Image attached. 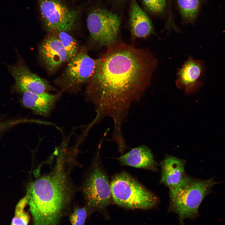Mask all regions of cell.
<instances>
[{
	"mask_svg": "<svg viewBox=\"0 0 225 225\" xmlns=\"http://www.w3.org/2000/svg\"><path fill=\"white\" fill-rule=\"evenodd\" d=\"M157 65L148 50L123 45L111 48L98 59L85 93L86 100L95 108L94 121L110 117L114 129L121 130L131 105L148 85Z\"/></svg>",
	"mask_w": 225,
	"mask_h": 225,
	"instance_id": "obj_1",
	"label": "cell"
},
{
	"mask_svg": "<svg viewBox=\"0 0 225 225\" xmlns=\"http://www.w3.org/2000/svg\"><path fill=\"white\" fill-rule=\"evenodd\" d=\"M72 194L68 178L62 171L58 169L32 182L25 197L30 207L59 210L68 208Z\"/></svg>",
	"mask_w": 225,
	"mask_h": 225,
	"instance_id": "obj_2",
	"label": "cell"
},
{
	"mask_svg": "<svg viewBox=\"0 0 225 225\" xmlns=\"http://www.w3.org/2000/svg\"><path fill=\"white\" fill-rule=\"evenodd\" d=\"M110 182L113 202L120 207L148 209L158 203L153 193L126 172L116 174Z\"/></svg>",
	"mask_w": 225,
	"mask_h": 225,
	"instance_id": "obj_3",
	"label": "cell"
},
{
	"mask_svg": "<svg viewBox=\"0 0 225 225\" xmlns=\"http://www.w3.org/2000/svg\"><path fill=\"white\" fill-rule=\"evenodd\" d=\"M218 182L213 178L201 180L188 176L174 194L170 197L169 209L178 216L181 223L198 215V208L204 198Z\"/></svg>",
	"mask_w": 225,
	"mask_h": 225,
	"instance_id": "obj_4",
	"label": "cell"
},
{
	"mask_svg": "<svg viewBox=\"0 0 225 225\" xmlns=\"http://www.w3.org/2000/svg\"><path fill=\"white\" fill-rule=\"evenodd\" d=\"M101 144L82 187L88 208L101 209L113 202L110 182L100 159Z\"/></svg>",
	"mask_w": 225,
	"mask_h": 225,
	"instance_id": "obj_5",
	"label": "cell"
},
{
	"mask_svg": "<svg viewBox=\"0 0 225 225\" xmlns=\"http://www.w3.org/2000/svg\"><path fill=\"white\" fill-rule=\"evenodd\" d=\"M98 59L91 58L81 51L69 61L66 68L55 82L61 91L75 93L82 86L88 82L95 72Z\"/></svg>",
	"mask_w": 225,
	"mask_h": 225,
	"instance_id": "obj_6",
	"label": "cell"
},
{
	"mask_svg": "<svg viewBox=\"0 0 225 225\" xmlns=\"http://www.w3.org/2000/svg\"><path fill=\"white\" fill-rule=\"evenodd\" d=\"M46 29L50 32L72 31L78 16V10L71 8L60 0H37Z\"/></svg>",
	"mask_w": 225,
	"mask_h": 225,
	"instance_id": "obj_7",
	"label": "cell"
},
{
	"mask_svg": "<svg viewBox=\"0 0 225 225\" xmlns=\"http://www.w3.org/2000/svg\"><path fill=\"white\" fill-rule=\"evenodd\" d=\"M121 24L120 17L104 8L92 11L87 19V25L91 38L101 46H109L115 42Z\"/></svg>",
	"mask_w": 225,
	"mask_h": 225,
	"instance_id": "obj_8",
	"label": "cell"
},
{
	"mask_svg": "<svg viewBox=\"0 0 225 225\" xmlns=\"http://www.w3.org/2000/svg\"><path fill=\"white\" fill-rule=\"evenodd\" d=\"M9 69L14 78L15 87L20 93L28 92L41 93L57 91L47 80L32 72L20 60L15 65L10 66Z\"/></svg>",
	"mask_w": 225,
	"mask_h": 225,
	"instance_id": "obj_9",
	"label": "cell"
},
{
	"mask_svg": "<svg viewBox=\"0 0 225 225\" xmlns=\"http://www.w3.org/2000/svg\"><path fill=\"white\" fill-rule=\"evenodd\" d=\"M185 161L166 155L161 164L160 182L167 186L172 196L188 176L185 172Z\"/></svg>",
	"mask_w": 225,
	"mask_h": 225,
	"instance_id": "obj_10",
	"label": "cell"
},
{
	"mask_svg": "<svg viewBox=\"0 0 225 225\" xmlns=\"http://www.w3.org/2000/svg\"><path fill=\"white\" fill-rule=\"evenodd\" d=\"M205 71L204 62L189 56L177 71L176 84L186 93L190 94L199 86V79Z\"/></svg>",
	"mask_w": 225,
	"mask_h": 225,
	"instance_id": "obj_11",
	"label": "cell"
},
{
	"mask_svg": "<svg viewBox=\"0 0 225 225\" xmlns=\"http://www.w3.org/2000/svg\"><path fill=\"white\" fill-rule=\"evenodd\" d=\"M40 58L48 71L52 73L64 62L68 61L67 53L56 35H49L39 47Z\"/></svg>",
	"mask_w": 225,
	"mask_h": 225,
	"instance_id": "obj_12",
	"label": "cell"
},
{
	"mask_svg": "<svg viewBox=\"0 0 225 225\" xmlns=\"http://www.w3.org/2000/svg\"><path fill=\"white\" fill-rule=\"evenodd\" d=\"M62 92L55 94L49 92L35 93L28 92L21 93L23 106L35 113L44 117L49 116L59 99Z\"/></svg>",
	"mask_w": 225,
	"mask_h": 225,
	"instance_id": "obj_13",
	"label": "cell"
},
{
	"mask_svg": "<svg viewBox=\"0 0 225 225\" xmlns=\"http://www.w3.org/2000/svg\"><path fill=\"white\" fill-rule=\"evenodd\" d=\"M116 159L123 165L153 171L158 170V164L151 150L144 146L133 148Z\"/></svg>",
	"mask_w": 225,
	"mask_h": 225,
	"instance_id": "obj_14",
	"label": "cell"
},
{
	"mask_svg": "<svg viewBox=\"0 0 225 225\" xmlns=\"http://www.w3.org/2000/svg\"><path fill=\"white\" fill-rule=\"evenodd\" d=\"M129 18L131 32L135 37L145 38L157 35L149 17L135 0L132 1Z\"/></svg>",
	"mask_w": 225,
	"mask_h": 225,
	"instance_id": "obj_15",
	"label": "cell"
},
{
	"mask_svg": "<svg viewBox=\"0 0 225 225\" xmlns=\"http://www.w3.org/2000/svg\"><path fill=\"white\" fill-rule=\"evenodd\" d=\"M178 3L184 20L188 22H193L199 11L200 0H178Z\"/></svg>",
	"mask_w": 225,
	"mask_h": 225,
	"instance_id": "obj_16",
	"label": "cell"
},
{
	"mask_svg": "<svg viewBox=\"0 0 225 225\" xmlns=\"http://www.w3.org/2000/svg\"><path fill=\"white\" fill-rule=\"evenodd\" d=\"M57 33V36L67 53L69 61L78 52V42L68 33L64 32Z\"/></svg>",
	"mask_w": 225,
	"mask_h": 225,
	"instance_id": "obj_17",
	"label": "cell"
},
{
	"mask_svg": "<svg viewBox=\"0 0 225 225\" xmlns=\"http://www.w3.org/2000/svg\"><path fill=\"white\" fill-rule=\"evenodd\" d=\"M27 205L25 197L18 203L15 209L14 216L13 218L11 225H28L30 216L25 210Z\"/></svg>",
	"mask_w": 225,
	"mask_h": 225,
	"instance_id": "obj_18",
	"label": "cell"
},
{
	"mask_svg": "<svg viewBox=\"0 0 225 225\" xmlns=\"http://www.w3.org/2000/svg\"><path fill=\"white\" fill-rule=\"evenodd\" d=\"M87 207L75 208L69 218L71 225H84L87 215Z\"/></svg>",
	"mask_w": 225,
	"mask_h": 225,
	"instance_id": "obj_19",
	"label": "cell"
},
{
	"mask_svg": "<svg viewBox=\"0 0 225 225\" xmlns=\"http://www.w3.org/2000/svg\"><path fill=\"white\" fill-rule=\"evenodd\" d=\"M143 1L148 10L154 14L162 13L167 6L166 0H143Z\"/></svg>",
	"mask_w": 225,
	"mask_h": 225,
	"instance_id": "obj_20",
	"label": "cell"
},
{
	"mask_svg": "<svg viewBox=\"0 0 225 225\" xmlns=\"http://www.w3.org/2000/svg\"><path fill=\"white\" fill-rule=\"evenodd\" d=\"M26 122L25 119H19L0 122V132L7 129L18 124Z\"/></svg>",
	"mask_w": 225,
	"mask_h": 225,
	"instance_id": "obj_21",
	"label": "cell"
},
{
	"mask_svg": "<svg viewBox=\"0 0 225 225\" xmlns=\"http://www.w3.org/2000/svg\"><path fill=\"white\" fill-rule=\"evenodd\" d=\"M223 32H225V30L224 31H223Z\"/></svg>",
	"mask_w": 225,
	"mask_h": 225,
	"instance_id": "obj_22",
	"label": "cell"
}]
</instances>
